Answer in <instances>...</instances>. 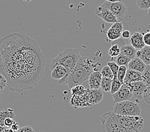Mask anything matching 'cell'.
Returning <instances> with one entry per match:
<instances>
[{
	"mask_svg": "<svg viewBox=\"0 0 150 132\" xmlns=\"http://www.w3.org/2000/svg\"><path fill=\"white\" fill-rule=\"evenodd\" d=\"M45 58L38 43L20 33L0 40V74L12 91L33 88L44 73Z\"/></svg>",
	"mask_w": 150,
	"mask_h": 132,
	"instance_id": "obj_1",
	"label": "cell"
},
{
	"mask_svg": "<svg viewBox=\"0 0 150 132\" xmlns=\"http://www.w3.org/2000/svg\"><path fill=\"white\" fill-rule=\"evenodd\" d=\"M102 132H140L144 127V119L140 116H121L111 112L100 118Z\"/></svg>",
	"mask_w": 150,
	"mask_h": 132,
	"instance_id": "obj_2",
	"label": "cell"
},
{
	"mask_svg": "<svg viewBox=\"0 0 150 132\" xmlns=\"http://www.w3.org/2000/svg\"><path fill=\"white\" fill-rule=\"evenodd\" d=\"M81 57V55L77 49L66 48L58 54V56H56L54 59H52L49 66L51 71L54 67L58 65L65 67L67 71V74L66 76L59 80L58 83L59 85L68 84L70 75L73 71L75 67L76 66L79 60Z\"/></svg>",
	"mask_w": 150,
	"mask_h": 132,
	"instance_id": "obj_3",
	"label": "cell"
},
{
	"mask_svg": "<svg viewBox=\"0 0 150 132\" xmlns=\"http://www.w3.org/2000/svg\"><path fill=\"white\" fill-rule=\"evenodd\" d=\"M97 64H95L90 58L82 57L76 66L71 73L68 85L71 89L78 85H82L88 81L91 74L95 71Z\"/></svg>",
	"mask_w": 150,
	"mask_h": 132,
	"instance_id": "obj_4",
	"label": "cell"
},
{
	"mask_svg": "<svg viewBox=\"0 0 150 132\" xmlns=\"http://www.w3.org/2000/svg\"><path fill=\"white\" fill-rule=\"evenodd\" d=\"M112 112L121 116H140L141 109L137 102L127 101L116 103L112 108Z\"/></svg>",
	"mask_w": 150,
	"mask_h": 132,
	"instance_id": "obj_5",
	"label": "cell"
},
{
	"mask_svg": "<svg viewBox=\"0 0 150 132\" xmlns=\"http://www.w3.org/2000/svg\"><path fill=\"white\" fill-rule=\"evenodd\" d=\"M88 90L82 85H78L71 88L72 97L71 98L70 104L74 108H85L90 106Z\"/></svg>",
	"mask_w": 150,
	"mask_h": 132,
	"instance_id": "obj_6",
	"label": "cell"
},
{
	"mask_svg": "<svg viewBox=\"0 0 150 132\" xmlns=\"http://www.w3.org/2000/svg\"><path fill=\"white\" fill-rule=\"evenodd\" d=\"M101 6L111 12L119 22H121V20H123L128 12L127 7L121 1L111 3L105 1Z\"/></svg>",
	"mask_w": 150,
	"mask_h": 132,
	"instance_id": "obj_7",
	"label": "cell"
},
{
	"mask_svg": "<svg viewBox=\"0 0 150 132\" xmlns=\"http://www.w3.org/2000/svg\"><path fill=\"white\" fill-rule=\"evenodd\" d=\"M113 101L114 103H118L121 102L130 101L133 97V94L130 88L127 84L123 83L122 86L116 91L115 94H112Z\"/></svg>",
	"mask_w": 150,
	"mask_h": 132,
	"instance_id": "obj_8",
	"label": "cell"
},
{
	"mask_svg": "<svg viewBox=\"0 0 150 132\" xmlns=\"http://www.w3.org/2000/svg\"><path fill=\"white\" fill-rule=\"evenodd\" d=\"M123 30V24L121 22L114 23L107 32V37L109 40L113 41L119 40L121 37V33Z\"/></svg>",
	"mask_w": 150,
	"mask_h": 132,
	"instance_id": "obj_9",
	"label": "cell"
},
{
	"mask_svg": "<svg viewBox=\"0 0 150 132\" xmlns=\"http://www.w3.org/2000/svg\"><path fill=\"white\" fill-rule=\"evenodd\" d=\"M95 13L98 17L101 18L103 21L108 23L114 24L119 22L117 18L113 15L111 12H110L108 9L104 8L102 6H100L96 8Z\"/></svg>",
	"mask_w": 150,
	"mask_h": 132,
	"instance_id": "obj_10",
	"label": "cell"
},
{
	"mask_svg": "<svg viewBox=\"0 0 150 132\" xmlns=\"http://www.w3.org/2000/svg\"><path fill=\"white\" fill-rule=\"evenodd\" d=\"M125 84H127L129 86L132 91V94H133V95L139 98L143 97L144 93L146 89L148 87L143 81H136L133 82V83Z\"/></svg>",
	"mask_w": 150,
	"mask_h": 132,
	"instance_id": "obj_11",
	"label": "cell"
},
{
	"mask_svg": "<svg viewBox=\"0 0 150 132\" xmlns=\"http://www.w3.org/2000/svg\"><path fill=\"white\" fill-rule=\"evenodd\" d=\"M143 34L139 32H135L130 36V44L137 50H141L145 46L143 41Z\"/></svg>",
	"mask_w": 150,
	"mask_h": 132,
	"instance_id": "obj_12",
	"label": "cell"
},
{
	"mask_svg": "<svg viewBox=\"0 0 150 132\" xmlns=\"http://www.w3.org/2000/svg\"><path fill=\"white\" fill-rule=\"evenodd\" d=\"M88 100L90 106L95 105L96 103L100 102L103 97V95L100 89H89Z\"/></svg>",
	"mask_w": 150,
	"mask_h": 132,
	"instance_id": "obj_13",
	"label": "cell"
},
{
	"mask_svg": "<svg viewBox=\"0 0 150 132\" xmlns=\"http://www.w3.org/2000/svg\"><path fill=\"white\" fill-rule=\"evenodd\" d=\"M102 79V75L100 72L95 71L93 72L88 78V85L90 89H99Z\"/></svg>",
	"mask_w": 150,
	"mask_h": 132,
	"instance_id": "obj_14",
	"label": "cell"
},
{
	"mask_svg": "<svg viewBox=\"0 0 150 132\" xmlns=\"http://www.w3.org/2000/svg\"><path fill=\"white\" fill-rule=\"evenodd\" d=\"M136 81H142V73L128 69L123 83H130Z\"/></svg>",
	"mask_w": 150,
	"mask_h": 132,
	"instance_id": "obj_15",
	"label": "cell"
},
{
	"mask_svg": "<svg viewBox=\"0 0 150 132\" xmlns=\"http://www.w3.org/2000/svg\"><path fill=\"white\" fill-rule=\"evenodd\" d=\"M146 65L142 62V60H141L138 57H135L131 59L130 62L128 63L127 66L128 69L134 70L135 71H138L139 73H142L146 69Z\"/></svg>",
	"mask_w": 150,
	"mask_h": 132,
	"instance_id": "obj_16",
	"label": "cell"
},
{
	"mask_svg": "<svg viewBox=\"0 0 150 132\" xmlns=\"http://www.w3.org/2000/svg\"><path fill=\"white\" fill-rule=\"evenodd\" d=\"M136 57L142 60L146 65H150V46H145L137 51Z\"/></svg>",
	"mask_w": 150,
	"mask_h": 132,
	"instance_id": "obj_17",
	"label": "cell"
},
{
	"mask_svg": "<svg viewBox=\"0 0 150 132\" xmlns=\"http://www.w3.org/2000/svg\"><path fill=\"white\" fill-rule=\"evenodd\" d=\"M67 74V71L65 67L58 65L51 70V76L54 80H60Z\"/></svg>",
	"mask_w": 150,
	"mask_h": 132,
	"instance_id": "obj_18",
	"label": "cell"
},
{
	"mask_svg": "<svg viewBox=\"0 0 150 132\" xmlns=\"http://www.w3.org/2000/svg\"><path fill=\"white\" fill-rule=\"evenodd\" d=\"M137 50L135 49L130 44V45H123L121 46L120 53L127 56L130 59L136 57Z\"/></svg>",
	"mask_w": 150,
	"mask_h": 132,
	"instance_id": "obj_19",
	"label": "cell"
},
{
	"mask_svg": "<svg viewBox=\"0 0 150 132\" xmlns=\"http://www.w3.org/2000/svg\"><path fill=\"white\" fill-rule=\"evenodd\" d=\"M15 116V112H14V110L12 109L5 108L2 110L0 112V126L4 127L5 120L8 117H11V118L14 119Z\"/></svg>",
	"mask_w": 150,
	"mask_h": 132,
	"instance_id": "obj_20",
	"label": "cell"
},
{
	"mask_svg": "<svg viewBox=\"0 0 150 132\" xmlns=\"http://www.w3.org/2000/svg\"><path fill=\"white\" fill-rule=\"evenodd\" d=\"M123 45H120L119 44L116 43H112L111 47L110 48L108 51V54L111 57H117L121 52V46Z\"/></svg>",
	"mask_w": 150,
	"mask_h": 132,
	"instance_id": "obj_21",
	"label": "cell"
},
{
	"mask_svg": "<svg viewBox=\"0 0 150 132\" xmlns=\"http://www.w3.org/2000/svg\"><path fill=\"white\" fill-rule=\"evenodd\" d=\"M112 80L108 78L105 77H102L101 84H100V88L102 90L105 92H109L110 91V88H111V85H112Z\"/></svg>",
	"mask_w": 150,
	"mask_h": 132,
	"instance_id": "obj_22",
	"label": "cell"
},
{
	"mask_svg": "<svg viewBox=\"0 0 150 132\" xmlns=\"http://www.w3.org/2000/svg\"><path fill=\"white\" fill-rule=\"evenodd\" d=\"M116 63L119 66H128V63L130 62L131 59L130 58L127 57V56L124 55L123 54H120L116 57Z\"/></svg>",
	"mask_w": 150,
	"mask_h": 132,
	"instance_id": "obj_23",
	"label": "cell"
},
{
	"mask_svg": "<svg viewBox=\"0 0 150 132\" xmlns=\"http://www.w3.org/2000/svg\"><path fill=\"white\" fill-rule=\"evenodd\" d=\"M142 81L147 87H150V65H146L144 71L142 73Z\"/></svg>",
	"mask_w": 150,
	"mask_h": 132,
	"instance_id": "obj_24",
	"label": "cell"
},
{
	"mask_svg": "<svg viewBox=\"0 0 150 132\" xmlns=\"http://www.w3.org/2000/svg\"><path fill=\"white\" fill-rule=\"evenodd\" d=\"M123 83L120 82L117 78H114L112 81L111 85V88H110V92L111 93V94H115L116 91L119 90V89L122 86Z\"/></svg>",
	"mask_w": 150,
	"mask_h": 132,
	"instance_id": "obj_25",
	"label": "cell"
},
{
	"mask_svg": "<svg viewBox=\"0 0 150 132\" xmlns=\"http://www.w3.org/2000/svg\"><path fill=\"white\" fill-rule=\"evenodd\" d=\"M127 69L128 68L127 66H120L118 72H117V78L123 84L125 77L126 76Z\"/></svg>",
	"mask_w": 150,
	"mask_h": 132,
	"instance_id": "obj_26",
	"label": "cell"
},
{
	"mask_svg": "<svg viewBox=\"0 0 150 132\" xmlns=\"http://www.w3.org/2000/svg\"><path fill=\"white\" fill-rule=\"evenodd\" d=\"M100 73L102 75V77L110 78V79H111V80H112L114 78L113 74L108 66H105L103 67Z\"/></svg>",
	"mask_w": 150,
	"mask_h": 132,
	"instance_id": "obj_27",
	"label": "cell"
},
{
	"mask_svg": "<svg viewBox=\"0 0 150 132\" xmlns=\"http://www.w3.org/2000/svg\"><path fill=\"white\" fill-rule=\"evenodd\" d=\"M136 3L142 10H148L150 8V0H136Z\"/></svg>",
	"mask_w": 150,
	"mask_h": 132,
	"instance_id": "obj_28",
	"label": "cell"
},
{
	"mask_svg": "<svg viewBox=\"0 0 150 132\" xmlns=\"http://www.w3.org/2000/svg\"><path fill=\"white\" fill-rule=\"evenodd\" d=\"M108 66L109 67L110 70H111L114 78H117V72H118L120 66L117 65L116 62H108Z\"/></svg>",
	"mask_w": 150,
	"mask_h": 132,
	"instance_id": "obj_29",
	"label": "cell"
},
{
	"mask_svg": "<svg viewBox=\"0 0 150 132\" xmlns=\"http://www.w3.org/2000/svg\"><path fill=\"white\" fill-rule=\"evenodd\" d=\"M6 86V80L5 79V78L3 76L2 74H0V94H1Z\"/></svg>",
	"mask_w": 150,
	"mask_h": 132,
	"instance_id": "obj_30",
	"label": "cell"
},
{
	"mask_svg": "<svg viewBox=\"0 0 150 132\" xmlns=\"http://www.w3.org/2000/svg\"><path fill=\"white\" fill-rule=\"evenodd\" d=\"M15 123L16 121L14 120V119L11 118V117H8V118H6L4 121V127L5 128H10Z\"/></svg>",
	"mask_w": 150,
	"mask_h": 132,
	"instance_id": "obj_31",
	"label": "cell"
},
{
	"mask_svg": "<svg viewBox=\"0 0 150 132\" xmlns=\"http://www.w3.org/2000/svg\"><path fill=\"white\" fill-rule=\"evenodd\" d=\"M143 41L145 46H150V31L143 34Z\"/></svg>",
	"mask_w": 150,
	"mask_h": 132,
	"instance_id": "obj_32",
	"label": "cell"
},
{
	"mask_svg": "<svg viewBox=\"0 0 150 132\" xmlns=\"http://www.w3.org/2000/svg\"><path fill=\"white\" fill-rule=\"evenodd\" d=\"M143 97L145 101L147 102L148 104H150V87H148L147 88L143 94Z\"/></svg>",
	"mask_w": 150,
	"mask_h": 132,
	"instance_id": "obj_33",
	"label": "cell"
},
{
	"mask_svg": "<svg viewBox=\"0 0 150 132\" xmlns=\"http://www.w3.org/2000/svg\"><path fill=\"white\" fill-rule=\"evenodd\" d=\"M16 132H35L30 126H25L20 128Z\"/></svg>",
	"mask_w": 150,
	"mask_h": 132,
	"instance_id": "obj_34",
	"label": "cell"
},
{
	"mask_svg": "<svg viewBox=\"0 0 150 132\" xmlns=\"http://www.w3.org/2000/svg\"><path fill=\"white\" fill-rule=\"evenodd\" d=\"M131 33L130 31L128 30H123L122 33H121V37L124 39H129L130 38Z\"/></svg>",
	"mask_w": 150,
	"mask_h": 132,
	"instance_id": "obj_35",
	"label": "cell"
},
{
	"mask_svg": "<svg viewBox=\"0 0 150 132\" xmlns=\"http://www.w3.org/2000/svg\"><path fill=\"white\" fill-rule=\"evenodd\" d=\"M10 128H11L14 131H17L20 128V126L19 125V124L16 122Z\"/></svg>",
	"mask_w": 150,
	"mask_h": 132,
	"instance_id": "obj_36",
	"label": "cell"
},
{
	"mask_svg": "<svg viewBox=\"0 0 150 132\" xmlns=\"http://www.w3.org/2000/svg\"><path fill=\"white\" fill-rule=\"evenodd\" d=\"M5 132H16L14 131L11 128H5V130H4Z\"/></svg>",
	"mask_w": 150,
	"mask_h": 132,
	"instance_id": "obj_37",
	"label": "cell"
},
{
	"mask_svg": "<svg viewBox=\"0 0 150 132\" xmlns=\"http://www.w3.org/2000/svg\"><path fill=\"white\" fill-rule=\"evenodd\" d=\"M106 1H109V2H111V3H114V2L121 1V0H106Z\"/></svg>",
	"mask_w": 150,
	"mask_h": 132,
	"instance_id": "obj_38",
	"label": "cell"
},
{
	"mask_svg": "<svg viewBox=\"0 0 150 132\" xmlns=\"http://www.w3.org/2000/svg\"><path fill=\"white\" fill-rule=\"evenodd\" d=\"M5 127H3L1 126H0V132H3V131L5 130Z\"/></svg>",
	"mask_w": 150,
	"mask_h": 132,
	"instance_id": "obj_39",
	"label": "cell"
},
{
	"mask_svg": "<svg viewBox=\"0 0 150 132\" xmlns=\"http://www.w3.org/2000/svg\"><path fill=\"white\" fill-rule=\"evenodd\" d=\"M148 15L149 16H150V8L148 9Z\"/></svg>",
	"mask_w": 150,
	"mask_h": 132,
	"instance_id": "obj_40",
	"label": "cell"
},
{
	"mask_svg": "<svg viewBox=\"0 0 150 132\" xmlns=\"http://www.w3.org/2000/svg\"><path fill=\"white\" fill-rule=\"evenodd\" d=\"M23 1H26V2H29V1H33V0H23Z\"/></svg>",
	"mask_w": 150,
	"mask_h": 132,
	"instance_id": "obj_41",
	"label": "cell"
},
{
	"mask_svg": "<svg viewBox=\"0 0 150 132\" xmlns=\"http://www.w3.org/2000/svg\"><path fill=\"white\" fill-rule=\"evenodd\" d=\"M3 132H5V131H3Z\"/></svg>",
	"mask_w": 150,
	"mask_h": 132,
	"instance_id": "obj_42",
	"label": "cell"
}]
</instances>
